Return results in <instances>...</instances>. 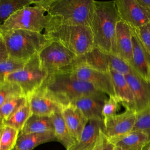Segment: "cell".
<instances>
[{"label":"cell","instance_id":"cell-1","mask_svg":"<svg viewBox=\"0 0 150 150\" xmlns=\"http://www.w3.org/2000/svg\"><path fill=\"white\" fill-rule=\"evenodd\" d=\"M120 20L114 1L94 0L91 29L95 47L117 55L115 32L117 23Z\"/></svg>","mask_w":150,"mask_h":150},{"label":"cell","instance_id":"cell-32","mask_svg":"<svg viewBox=\"0 0 150 150\" xmlns=\"http://www.w3.org/2000/svg\"><path fill=\"white\" fill-rule=\"evenodd\" d=\"M134 29L143 46L150 54V22Z\"/></svg>","mask_w":150,"mask_h":150},{"label":"cell","instance_id":"cell-12","mask_svg":"<svg viewBox=\"0 0 150 150\" xmlns=\"http://www.w3.org/2000/svg\"><path fill=\"white\" fill-rule=\"evenodd\" d=\"M81 66L109 73L110 70V53H105L98 48L94 47L90 52L77 56L73 63L61 73H69L73 69Z\"/></svg>","mask_w":150,"mask_h":150},{"label":"cell","instance_id":"cell-22","mask_svg":"<svg viewBox=\"0 0 150 150\" xmlns=\"http://www.w3.org/2000/svg\"><path fill=\"white\" fill-rule=\"evenodd\" d=\"M56 141H57L53 131L30 134L19 133L15 148L16 150H32L40 144Z\"/></svg>","mask_w":150,"mask_h":150},{"label":"cell","instance_id":"cell-9","mask_svg":"<svg viewBox=\"0 0 150 150\" xmlns=\"http://www.w3.org/2000/svg\"><path fill=\"white\" fill-rule=\"evenodd\" d=\"M121 20L131 28L137 29L150 22V9L141 5L137 0H115Z\"/></svg>","mask_w":150,"mask_h":150},{"label":"cell","instance_id":"cell-8","mask_svg":"<svg viewBox=\"0 0 150 150\" xmlns=\"http://www.w3.org/2000/svg\"><path fill=\"white\" fill-rule=\"evenodd\" d=\"M43 67L49 74L63 72L77 56L58 42L50 40L38 53Z\"/></svg>","mask_w":150,"mask_h":150},{"label":"cell","instance_id":"cell-16","mask_svg":"<svg viewBox=\"0 0 150 150\" xmlns=\"http://www.w3.org/2000/svg\"><path fill=\"white\" fill-rule=\"evenodd\" d=\"M32 114L42 115L51 116L57 111H62L63 107L52 98L46 91L38 88L28 97Z\"/></svg>","mask_w":150,"mask_h":150},{"label":"cell","instance_id":"cell-37","mask_svg":"<svg viewBox=\"0 0 150 150\" xmlns=\"http://www.w3.org/2000/svg\"><path fill=\"white\" fill-rule=\"evenodd\" d=\"M13 150H16V149H15V148H14V149H13Z\"/></svg>","mask_w":150,"mask_h":150},{"label":"cell","instance_id":"cell-5","mask_svg":"<svg viewBox=\"0 0 150 150\" xmlns=\"http://www.w3.org/2000/svg\"><path fill=\"white\" fill-rule=\"evenodd\" d=\"M62 24L60 18L52 16L41 6L33 4L19 11L0 26V32L25 29L40 32Z\"/></svg>","mask_w":150,"mask_h":150},{"label":"cell","instance_id":"cell-3","mask_svg":"<svg viewBox=\"0 0 150 150\" xmlns=\"http://www.w3.org/2000/svg\"><path fill=\"white\" fill-rule=\"evenodd\" d=\"M49 14L60 18L62 24L83 25L91 28L94 0H36Z\"/></svg>","mask_w":150,"mask_h":150},{"label":"cell","instance_id":"cell-13","mask_svg":"<svg viewBox=\"0 0 150 150\" xmlns=\"http://www.w3.org/2000/svg\"><path fill=\"white\" fill-rule=\"evenodd\" d=\"M107 98L105 93H99L79 98L74 101L71 105L77 107L88 121L91 120L103 121L102 111Z\"/></svg>","mask_w":150,"mask_h":150},{"label":"cell","instance_id":"cell-25","mask_svg":"<svg viewBox=\"0 0 150 150\" xmlns=\"http://www.w3.org/2000/svg\"><path fill=\"white\" fill-rule=\"evenodd\" d=\"M50 117L53 123L54 132L57 141L60 142L67 150L74 145L76 142L69 131L61 111L55 112Z\"/></svg>","mask_w":150,"mask_h":150},{"label":"cell","instance_id":"cell-36","mask_svg":"<svg viewBox=\"0 0 150 150\" xmlns=\"http://www.w3.org/2000/svg\"><path fill=\"white\" fill-rule=\"evenodd\" d=\"M147 150H150V147H149V148H148Z\"/></svg>","mask_w":150,"mask_h":150},{"label":"cell","instance_id":"cell-33","mask_svg":"<svg viewBox=\"0 0 150 150\" xmlns=\"http://www.w3.org/2000/svg\"><path fill=\"white\" fill-rule=\"evenodd\" d=\"M118 101L114 97H109L107 98L104 104L102 114L104 118L114 115L118 110Z\"/></svg>","mask_w":150,"mask_h":150},{"label":"cell","instance_id":"cell-11","mask_svg":"<svg viewBox=\"0 0 150 150\" xmlns=\"http://www.w3.org/2000/svg\"><path fill=\"white\" fill-rule=\"evenodd\" d=\"M136 121V111L126 110L124 112L104 118V132L110 141L129 133Z\"/></svg>","mask_w":150,"mask_h":150},{"label":"cell","instance_id":"cell-35","mask_svg":"<svg viewBox=\"0 0 150 150\" xmlns=\"http://www.w3.org/2000/svg\"><path fill=\"white\" fill-rule=\"evenodd\" d=\"M114 150H121L120 148H118V147H117V146H115V149H114Z\"/></svg>","mask_w":150,"mask_h":150},{"label":"cell","instance_id":"cell-20","mask_svg":"<svg viewBox=\"0 0 150 150\" xmlns=\"http://www.w3.org/2000/svg\"><path fill=\"white\" fill-rule=\"evenodd\" d=\"M115 97L126 110L135 111V104L133 93L125 76L110 70Z\"/></svg>","mask_w":150,"mask_h":150},{"label":"cell","instance_id":"cell-19","mask_svg":"<svg viewBox=\"0 0 150 150\" xmlns=\"http://www.w3.org/2000/svg\"><path fill=\"white\" fill-rule=\"evenodd\" d=\"M61 112L71 137L77 142L88 120L77 107L71 104L63 107Z\"/></svg>","mask_w":150,"mask_h":150},{"label":"cell","instance_id":"cell-27","mask_svg":"<svg viewBox=\"0 0 150 150\" xmlns=\"http://www.w3.org/2000/svg\"><path fill=\"white\" fill-rule=\"evenodd\" d=\"M32 114L29 103L21 108L16 112L7 119L1 122V125H7L12 127L19 132L23 129L26 121Z\"/></svg>","mask_w":150,"mask_h":150},{"label":"cell","instance_id":"cell-2","mask_svg":"<svg viewBox=\"0 0 150 150\" xmlns=\"http://www.w3.org/2000/svg\"><path fill=\"white\" fill-rule=\"evenodd\" d=\"M39 88L63 107L83 96L103 93L91 84L80 80L69 73L49 74Z\"/></svg>","mask_w":150,"mask_h":150},{"label":"cell","instance_id":"cell-31","mask_svg":"<svg viewBox=\"0 0 150 150\" xmlns=\"http://www.w3.org/2000/svg\"><path fill=\"white\" fill-rule=\"evenodd\" d=\"M132 131L143 132L150 139V108L136 112V121Z\"/></svg>","mask_w":150,"mask_h":150},{"label":"cell","instance_id":"cell-4","mask_svg":"<svg viewBox=\"0 0 150 150\" xmlns=\"http://www.w3.org/2000/svg\"><path fill=\"white\" fill-rule=\"evenodd\" d=\"M9 55L14 59L28 61L50 42L44 33L25 29L0 32Z\"/></svg>","mask_w":150,"mask_h":150},{"label":"cell","instance_id":"cell-24","mask_svg":"<svg viewBox=\"0 0 150 150\" xmlns=\"http://www.w3.org/2000/svg\"><path fill=\"white\" fill-rule=\"evenodd\" d=\"M54 132V125L50 116L32 114L29 118L20 134Z\"/></svg>","mask_w":150,"mask_h":150},{"label":"cell","instance_id":"cell-7","mask_svg":"<svg viewBox=\"0 0 150 150\" xmlns=\"http://www.w3.org/2000/svg\"><path fill=\"white\" fill-rule=\"evenodd\" d=\"M48 76L38 53L28 60L22 69L9 74L5 80L18 84L24 95L28 97L41 87Z\"/></svg>","mask_w":150,"mask_h":150},{"label":"cell","instance_id":"cell-10","mask_svg":"<svg viewBox=\"0 0 150 150\" xmlns=\"http://www.w3.org/2000/svg\"><path fill=\"white\" fill-rule=\"evenodd\" d=\"M73 77L91 84L96 89L109 97H115L111 76L109 73L103 72L86 66H78L69 73Z\"/></svg>","mask_w":150,"mask_h":150},{"label":"cell","instance_id":"cell-30","mask_svg":"<svg viewBox=\"0 0 150 150\" xmlns=\"http://www.w3.org/2000/svg\"><path fill=\"white\" fill-rule=\"evenodd\" d=\"M21 96L25 95L18 84L7 80L0 83V105L10 98Z\"/></svg>","mask_w":150,"mask_h":150},{"label":"cell","instance_id":"cell-29","mask_svg":"<svg viewBox=\"0 0 150 150\" xmlns=\"http://www.w3.org/2000/svg\"><path fill=\"white\" fill-rule=\"evenodd\" d=\"M19 133L12 127L1 125L0 150H13L15 148Z\"/></svg>","mask_w":150,"mask_h":150},{"label":"cell","instance_id":"cell-18","mask_svg":"<svg viewBox=\"0 0 150 150\" xmlns=\"http://www.w3.org/2000/svg\"><path fill=\"white\" fill-rule=\"evenodd\" d=\"M104 129V120H89L79 140L67 150H93L97 144L100 131Z\"/></svg>","mask_w":150,"mask_h":150},{"label":"cell","instance_id":"cell-14","mask_svg":"<svg viewBox=\"0 0 150 150\" xmlns=\"http://www.w3.org/2000/svg\"><path fill=\"white\" fill-rule=\"evenodd\" d=\"M132 30V54L131 66L145 81L150 83V54L143 46L135 29Z\"/></svg>","mask_w":150,"mask_h":150},{"label":"cell","instance_id":"cell-21","mask_svg":"<svg viewBox=\"0 0 150 150\" xmlns=\"http://www.w3.org/2000/svg\"><path fill=\"white\" fill-rule=\"evenodd\" d=\"M111 142L121 150H147L150 146L148 136L139 131H132Z\"/></svg>","mask_w":150,"mask_h":150},{"label":"cell","instance_id":"cell-23","mask_svg":"<svg viewBox=\"0 0 150 150\" xmlns=\"http://www.w3.org/2000/svg\"><path fill=\"white\" fill-rule=\"evenodd\" d=\"M26 62L11 57L0 39V83L4 82L9 74L22 69Z\"/></svg>","mask_w":150,"mask_h":150},{"label":"cell","instance_id":"cell-26","mask_svg":"<svg viewBox=\"0 0 150 150\" xmlns=\"http://www.w3.org/2000/svg\"><path fill=\"white\" fill-rule=\"evenodd\" d=\"M36 0H0L1 25L22 9L33 5Z\"/></svg>","mask_w":150,"mask_h":150},{"label":"cell","instance_id":"cell-17","mask_svg":"<svg viewBox=\"0 0 150 150\" xmlns=\"http://www.w3.org/2000/svg\"><path fill=\"white\" fill-rule=\"evenodd\" d=\"M132 30L126 23L120 20L117 25L115 45L117 55L129 64L132 54Z\"/></svg>","mask_w":150,"mask_h":150},{"label":"cell","instance_id":"cell-34","mask_svg":"<svg viewBox=\"0 0 150 150\" xmlns=\"http://www.w3.org/2000/svg\"><path fill=\"white\" fill-rule=\"evenodd\" d=\"M103 131H100L97 144L93 150H114L115 145L110 141Z\"/></svg>","mask_w":150,"mask_h":150},{"label":"cell","instance_id":"cell-28","mask_svg":"<svg viewBox=\"0 0 150 150\" xmlns=\"http://www.w3.org/2000/svg\"><path fill=\"white\" fill-rule=\"evenodd\" d=\"M28 102V97L21 96L10 98L0 105L1 122L7 119Z\"/></svg>","mask_w":150,"mask_h":150},{"label":"cell","instance_id":"cell-15","mask_svg":"<svg viewBox=\"0 0 150 150\" xmlns=\"http://www.w3.org/2000/svg\"><path fill=\"white\" fill-rule=\"evenodd\" d=\"M134 97L135 111L140 112L150 108V83L137 72L125 76Z\"/></svg>","mask_w":150,"mask_h":150},{"label":"cell","instance_id":"cell-6","mask_svg":"<svg viewBox=\"0 0 150 150\" xmlns=\"http://www.w3.org/2000/svg\"><path fill=\"white\" fill-rule=\"evenodd\" d=\"M43 33L47 38L59 42L77 56L95 47L92 30L88 26L61 24Z\"/></svg>","mask_w":150,"mask_h":150}]
</instances>
